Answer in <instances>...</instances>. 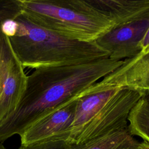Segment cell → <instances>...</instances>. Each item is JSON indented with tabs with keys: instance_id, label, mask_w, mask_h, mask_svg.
I'll return each instance as SVG.
<instances>
[{
	"instance_id": "1",
	"label": "cell",
	"mask_w": 149,
	"mask_h": 149,
	"mask_svg": "<svg viewBox=\"0 0 149 149\" xmlns=\"http://www.w3.org/2000/svg\"><path fill=\"white\" fill-rule=\"evenodd\" d=\"M108 58L87 63L44 67L27 76L25 90L16 108L0 122V142L20 136L40 119L95 84L122 65Z\"/></svg>"
},
{
	"instance_id": "2",
	"label": "cell",
	"mask_w": 149,
	"mask_h": 149,
	"mask_svg": "<svg viewBox=\"0 0 149 149\" xmlns=\"http://www.w3.org/2000/svg\"><path fill=\"white\" fill-rule=\"evenodd\" d=\"M15 20L17 32L8 38L24 68L74 65L109 58L95 41L67 37L36 24L22 12Z\"/></svg>"
},
{
	"instance_id": "3",
	"label": "cell",
	"mask_w": 149,
	"mask_h": 149,
	"mask_svg": "<svg viewBox=\"0 0 149 149\" xmlns=\"http://www.w3.org/2000/svg\"><path fill=\"white\" fill-rule=\"evenodd\" d=\"M22 13L37 25L73 40L95 41L115 27L87 0H18Z\"/></svg>"
},
{
	"instance_id": "4",
	"label": "cell",
	"mask_w": 149,
	"mask_h": 149,
	"mask_svg": "<svg viewBox=\"0 0 149 149\" xmlns=\"http://www.w3.org/2000/svg\"><path fill=\"white\" fill-rule=\"evenodd\" d=\"M145 94L133 88H120L82 130L74 144H84L111 131L127 127L131 110Z\"/></svg>"
},
{
	"instance_id": "5",
	"label": "cell",
	"mask_w": 149,
	"mask_h": 149,
	"mask_svg": "<svg viewBox=\"0 0 149 149\" xmlns=\"http://www.w3.org/2000/svg\"><path fill=\"white\" fill-rule=\"evenodd\" d=\"M27 80L24 68L0 27V122L16 109Z\"/></svg>"
},
{
	"instance_id": "6",
	"label": "cell",
	"mask_w": 149,
	"mask_h": 149,
	"mask_svg": "<svg viewBox=\"0 0 149 149\" xmlns=\"http://www.w3.org/2000/svg\"><path fill=\"white\" fill-rule=\"evenodd\" d=\"M149 26V15L127 24L114 27L95 41L109 54V58L122 61L141 52L140 43Z\"/></svg>"
},
{
	"instance_id": "7",
	"label": "cell",
	"mask_w": 149,
	"mask_h": 149,
	"mask_svg": "<svg viewBox=\"0 0 149 149\" xmlns=\"http://www.w3.org/2000/svg\"><path fill=\"white\" fill-rule=\"evenodd\" d=\"M112 87L149 93V49L123 60L121 66L91 86L93 90Z\"/></svg>"
},
{
	"instance_id": "8",
	"label": "cell",
	"mask_w": 149,
	"mask_h": 149,
	"mask_svg": "<svg viewBox=\"0 0 149 149\" xmlns=\"http://www.w3.org/2000/svg\"><path fill=\"white\" fill-rule=\"evenodd\" d=\"M77 94L74 97L33 123L20 136L21 144H26L54 136L68 138L72 124Z\"/></svg>"
},
{
	"instance_id": "9",
	"label": "cell",
	"mask_w": 149,
	"mask_h": 149,
	"mask_svg": "<svg viewBox=\"0 0 149 149\" xmlns=\"http://www.w3.org/2000/svg\"><path fill=\"white\" fill-rule=\"evenodd\" d=\"M121 87H112L93 90L90 86L86 89L87 94L76 100L74 118L67 141L74 144V141L82 130L94 118L108 100Z\"/></svg>"
},
{
	"instance_id": "10",
	"label": "cell",
	"mask_w": 149,
	"mask_h": 149,
	"mask_svg": "<svg viewBox=\"0 0 149 149\" xmlns=\"http://www.w3.org/2000/svg\"><path fill=\"white\" fill-rule=\"evenodd\" d=\"M108 16L118 27L141 20L149 15V0H87Z\"/></svg>"
},
{
	"instance_id": "11",
	"label": "cell",
	"mask_w": 149,
	"mask_h": 149,
	"mask_svg": "<svg viewBox=\"0 0 149 149\" xmlns=\"http://www.w3.org/2000/svg\"><path fill=\"white\" fill-rule=\"evenodd\" d=\"M139 144L127 127L111 131L80 144L77 149H138Z\"/></svg>"
},
{
	"instance_id": "12",
	"label": "cell",
	"mask_w": 149,
	"mask_h": 149,
	"mask_svg": "<svg viewBox=\"0 0 149 149\" xmlns=\"http://www.w3.org/2000/svg\"><path fill=\"white\" fill-rule=\"evenodd\" d=\"M128 130L132 136H137L149 144V93L137 102L127 118Z\"/></svg>"
},
{
	"instance_id": "13",
	"label": "cell",
	"mask_w": 149,
	"mask_h": 149,
	"mask_svg": "<svg viewBox=\"0 0 149 149\" xmlns=\"http://www.w3.org/2000/svg\"><path fill=\"white\" fill-rule=\"evenodd\" d=\"M79 145L70 143L65 137L58 136L21 144L19 149H77Z\"/></svg>"
},
{
	"instance_id": "14",
	"label": "cell",
	"mask_w": 149,
	"mask_h": 149,
	"mask_svg": "<svg viewBox=\"0 0 149 149\" xmlns=\"http://www.w3.org/2000/svg\"><path fill=\"white\" fill-rule=\"evenodd\" d=\"M20 13L18 0H0V24L8 19H15Z\"/></svg>"
},
{
	"instance_id": "15",
	"label": "cell",
	"mask_w": 149,
	"mask_h": 149,
	"mask_svg": "<svg viewBox=\"0 0 149 149\" xmlns=\"http://www.w3.org/2000/svg\"><path fill=\"white\" fill-rule=\"evenodd\" d=\"M2 32L8 37L15 35L17 30V23L15 19H8L1 24Z\"/></svg>"
},
{
	"instance_id": "16",
	"label": "cell",
	"mask_w": 149,
	"mask_h": 149,
	"mask_svg": "<svg viewBox=\"0 0 149 149\" xmlns=\"http://www.w3.org/2000/svg\"><path fill=\"white\" fill-rule=\"evenodd\" d=\"M140 48L141 49L140 52H144L149 49V26L140 43Z\"/></svg>"
},
{
	"instance_id": "17",
	"label": "cell",
	"mask_w": 149,
	"mask_h": 149,
	"mask_svg": "<svg viewBox=\"0 0 149 149\" xmlns=\"http://www.w3.org/2000/svg\"><path fill=\"white\" fill-rule=\"evenodd\" d=\"M138 149H149V144L145 141L140 143Z\"/></svg>"
},
{
	"instance_id": "18",
	"label": "cell",
	"mask_w": 149,
	"mask_h": 149,
	"mask_svg": "<svg viewBox=\"0 0 149 149\" xmlns=\"http://www.w3.org/2000/svg\"><path fill=\"white\" fill-rule=\"evenodd\" d=\"M0 149H5L4 146L1 143H0Z\"/></svg>"
}]
</instances>
